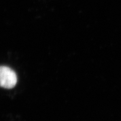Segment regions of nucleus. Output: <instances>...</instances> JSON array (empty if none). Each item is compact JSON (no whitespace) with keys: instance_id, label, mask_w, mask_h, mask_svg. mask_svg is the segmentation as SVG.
Here are the masks:
<instances>
[{"instance_id":"obj_1","label":"nucleus","mask_w":121,"mask_h":121,"mask_svg":"<svg viewBox=\"0 0 121 121\" xmlns=\"http://www.w3.org/2000/svg\"><path fill=\"white\" fill-rule=\"evenodd\" d=\"M17 75L15 72L7 66H0V86L11 89L16 85Z\"/></svg>"}]
</instances>
